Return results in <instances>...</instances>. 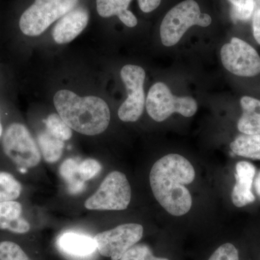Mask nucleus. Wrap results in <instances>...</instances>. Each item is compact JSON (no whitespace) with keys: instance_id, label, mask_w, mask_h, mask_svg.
Here are the masks:
<instances>
[{"instance_id":"obj_1","label":"nucleus","mask_w":260,"mask_h":260,"mask_svg":"<svg viewBox=\"0 0 260 260\" xmlns=\"http://www.w3.org/2000/svg\"><path fill=\"white\" fill-rule=\"evenodd\" d=\"M195 178L194 167L178 154H169L154 164L150 173V184L157 201L174 216L190 210L192 199L186 184Z\"/></svg>"},{"instance_id":"obj_2","label":"nucleus","mask_w":260,"mask_h":260,"mask_svg":"<svg viewBox=\"0 0 260 260\" xmlns=\"http://www.w3.org/2000/svg\"><path fill=\"white\" fill-rule=\"evenodd\" d=\"M54 104L63 121L80 134H101L110 122V110L101 98L80 97L70 90H61L54 95Z\"/></svg>"},{"instance_id":"obj_3","label":"nucleus","mask_w":260,"mask_h":260,"mask_svg":"<svg viewBox=\"0 0 260 260\" xmlns=\"http://www.w3.org/2000/svg\"><path fill=\"white\" fill-rule=\"evenodd\" d=\"M212 18L202 13L194 0H184L168 12L160 25V39L166 47L176 45L186 30L193 25L209 26Z\"/></svg>"},{"instance_id":"obj_4","label":"nucleus","mask_w":260,"mask_h":260,"mask_svg":"<svg viewBox=\"0 0 260 260\" xmlns=\"http://www.w3.org/2000/svg\"><path fill=\"white\" fill-rule=\"evenodd\" d=\"M79 0H35L22 14L19 26L23 34L38 37L56 20L76 8Z\"/></svg>"},{"instance_id":"obj_5","label":"nucleus","mask_w":260,"mask_h":260,"mask_svg":"<svg viewBox=\"0 0 260 260\" xmlns=\"http://www.w3.org/2000/svg\"><path fill=\"white\" fill-rule=\"evenodd\" d=\"M145 107L149 116L158 122L166 120L174 113L191 117L198 111V104L194 99L175 96L169 87L160 82L150 88Z\"/></svg>"},{"instance_id":"obj_6","label":"nucleus","mask_w":260,"mask_h":260,"mask_svg":"<svg viewBox=\"0 0 260 260\" xmlns=\"http://www.w3.org/2000/svg\"><path fill=\"white\" fill-rule=\"evenodd\" d=\"M131 186L123 173L112 172L102 181L96 192L85 201L92 210H123L131 201Z\"/></svg>"},{"instance_id":"obj_7","label":"nucleus","mask_w":260,"mask_h":260,"mask_svg":"<svg viewBox=\"0 0 260 260\" xmlns=\"http://www.w3.org/2000/svg\"><path fill=\"white\" fill-rule=\"evenodd\" d=\"M4 153L22 169L37 167L41 161L40 150L26 126L13 123L5 131L3 138Z\"/></svg>"},{"instance_id":"obj_8","label":"nucleus","mask_w":260,"mask_h":260,"mask_svg":"<svg viewBox=\"0 0 260 260\" xmlns=\"http://www.w3.org/2000/svg\"><path fill=\"white\" fill-rule=\"evenodd\" d=\"M121 78L125 85L128 97L121 104L118 116L121 121L135 122L143 114L145 104L143 88L145 72L141 67L126 64L121 70Z\"/></svg>"},{"instance_id":"obj_9","label":"nucleus","mask_w":260,"mask_h":260,"mask_svg":"<svg viewBox=\"0 0 260 260\" xmlns=\"http://www.w3.org/2000/svg\"><path fill=\"white\" fill-rule=\"evenodd\" d=\"M144 229L140 224L126 223L99 233L94 237L97 249L102 256L112 260H119L135 245L143 236Z\"/></svg>"},{"instance_id":"obj_10","label":"nucleus","mask_w":260,"mask_h":260,"mask_svg":"<svg viewBox=\"0 0 260 260\" xmlns=\"http://www.w3.org/2000/svg\"><path fill=\"white\" fill-rule=\"evenodd\" d=\"M224 68L232 74L254 77L260 73V56L250 44L239 38H232L220 50Z\"/></svg>"},{"instance_id":"obj_11","label":"nucleus","mask_w":260,"mask_h":260,"mask_svg":"<svg viewBox=\"0 0 260 260\" xmlns=\"http://www.w3.org/2000/svg\"><path fill=\"white\" fill-rule=\"evenodd\" d=\"M88 21V10L83 7L75 8L58 20L53 28V39L59 44L71 42L86 28Z\"/></svg>"},{"instance_id":"obj_12","label":"nucleus","mask_w":260,"mask_h":260,"mask_svg":"<svg viewBox=\"0 0 260 260\" xmlns=\"http://www.w3.org/2000/svg\"><path fill=\"white\" fill-rule=\"evenodd\" d=\"M255 174V167L251 162L241 161L236 166L237 183L233 189L232 199L233 203L237 208H242L255 200V197L251 191Z\"/></svg>"},{"instance_id":"obj_13","label":"nucleus","mask_w":260,"mask_h":260,"mask_svg":"<svg viewBox=\"0 0 260 260\" xmlns=\"http://www.w3.org/2000/svg\"><path fill=\"white\" fill-rule=\"evenodd\" d=\"M57 246L63 253L74 257H85L97 249L94 238L75 232H65L57 239Z\"/></svg>"},{"instance_id":"obj_14","label":"nucleus","mask_w":260,"mask_h":260,"mask_svg":"<svg viewBox=\"0 0 260 260\" xmlns=\"http://www.w3.org/2000/svg\"><path fill=\"white\" fill-rule=\"evenodd\" d=\"M22 212L21 204L15 200L0 203V229L18 234L28 233L30 223L22 217Z\"/></svg>"},{"instance_id":"obj_15","label":"nucleus","mask_w":260,"mask_h":260,"mask_svg":"<svg viewBox=\"0 0 260 260\" xmlns=\"http://www.w3.org/2000/svg\"><path fill=\"white\" fill-rule=\"evenodd\" d=\"M240 104L243 114L238 121V129L243 134H260V101L250 96H243Z\"/></svg>"},{"instance_id":"obj_16","label":"nucleus","mask_w":260,"mask_h":260,"mask_svg":"<svg viewBox=\"0 0 260 260\" xmlns=\"http://www.w3.org/2000/svg\"><path fill=\"white\" fill-rule=\"evenodd\" d=\"M230 148L239 156L260 160V134L239 135L231 143Z\"/></svg>"},{"instance_id":"obj_17","label":"nucleus","mask_w":260,"mask_h":260,"mask_svg":"<svg viewBox=\"0 0 260 260\" xmlns=\"http://www.w3.org/2000/svg\"><path fill=\"white\" fill-rule=\"evenodd\" d=\"M38 142L44 160L48 162H55L60 159L64 149V141L45 131L38 135Z\"/></svg>"},{"instance_id":"obj_18","label":"nucleus","mask_w":260,"mask_h":260,"mask_svg":"<svg viewBox=\"0 0 260 260\" xmlns=\"http://www.w3.org/2000/svg\"><path fill=\"white\" fill-rule=\"evenodd\" d=\"M79 162L74 158H68L61 164L59 172L68 185L70 193L78 194L85 187V181L80 179L78 173Z\"/></svg>"},{"instance_id":"obj_19","label":"nucleus","mask_w":260,"mask_h":260,"mask_svg":"<svg viewBox=\"0 0 260 260\" xmlns=\"http://www.w3.org/2000/svg\"><path fill=\"white\" fill-rule=\"evenodd\" d=\"M45 123L47 131L58 139L65 141L73 136L71 128L57 114H50Z\"/></svg>"},{"instance_id":"obj_20","label":"nucleus","mask_w":260,"mask_h":260,"mask_svg":"<svg viewBox=\"0 0 260 260\" xmlns=\"http://www.w3.org/2000/svg\"><path fill=\"white\" fill-rule=\"evenodd\" d=\"M232 5V18L234 20L246 21L251 18L254 3L253 0H229Z\"/></svg>"},{"instance_id":"obj_21","label":"nucleus","mask_w":260,"mask_h":260,"mask_svg":"<svg viewBox=\"0 0 260 260\" xmlns=\"http://www.w3.org/2000/svg\"><path fill=\"white\" fill-rule=\"evenodd\" d=\"M0 260H31L21 247L13 242H0Z\"/></svg>"},{"instance_id":"obj_22","label":"nucleus","mask_w":260,"mask_h":260,"mask_svg":"<svg viewBox=\"0 0 260 260\" xmlns=\"http://www.w3.org/2000/svg\"><path fill=\"white\" fill-rule=\"evenodd\" d=\"M119 260H169L166 258L156 257L151 249L144 244H135L121 256Z\"/></svg>"},{"instance_id":"obj_23","label":"nucleus","mask_w":260,"mask_h":260,"mask_svg":"<svg viewBox=\"0 0 260 260\" xmlns=\"http://www.w3.org/2000/svg\"><path fill=\"white\" fill-rule=\"evenodd\" d=\"M0 187L11 195L14 200L18 199L21 194V184L8 172H0Z\"/></svg>"},{"instance_id":"obj_24","label":"nucleus","mask_w":260,"mask_h":260,"mask_svg":"<svg viewBox=\"0 0 260 260\" xmlns=\"http://www.w3.org/2000/svg\"><path fill=\"white\" fill-rule=\"evenodd\" d=\"M102 165L95 159L88 158L79 164L78 173L80 179L85 181L90 180L102 171Z\"/></svg>"},{"instance_id":"obj_25","label":"nucleus","mask_w":260,"mask_h":260,"mask_svg":"<svg viewBox=\"0 0 260 260\" xmlns=\"http://www.w3.org/2000/svg\"><path fill=\"white\" fill-rule=\"evenodd\" d=\"M98 13L102 18L119 16L124 10L118 5L115 0H96Z\"/></svg>"},{"instance_id":"obj_26","label":"nucleus","mask_w":260,"mask_h":260,"mask_svg":"<svg viewBox=\"0 0 260 260\" xmlns=\"http://www.w3.org/2000/svg\"><path fill=\"white\" fill-rule=\"evenodd\" d=\"M208 260H239V251L232 244L226 243L214 251Z\"/></svg>"},{"instance_id":"obj_27","label":"nucleus","mask_w":260,"mask_h":260,"mask_svg":"<svg viewBox=\"0 0 260 260\" xmlns=\"http://www.w3.org/2000/svg\"><path fill=\"white\" fill-rule=\"evenodd\" d=\"M253 8L251 20H252L253 34L256 42L260 45V0H253Z\"/></svg>"},{"instance_id":"obj_28","label":"nucleus","mask_w":260,"mask_h":260,"mask_svg":"<svg viewBox=\"0 0 260 260\" xmlns=\"http://www.w3.org/2000/svg\"><path fill=\"white\" fill-rule=\"evenodd\" d=\"M118 18L124 25L129 28H134L138 25V19L129 10H124L118 16Z\"/></svg>"},{"instance_id":"obj_29","label":"nucleus","mask_w":260,"mask_h":260,"mask_svg":"<svg viewBox=\"0 0 260 260\" xmlns=\"http://www.w3.org/2000/svg\"><path fill=\"white\" fill-rule=\"evenodd\" d=\"M140 10L143 13H148L157 9L161 3V0H138Z\"/></svg>"},{"instance_id":"obj_30","label":"nucleus","mask_w":260,"mask_h":260,"mask_svg":"<svg viewBox=\"0 0 260 260\" xmlns=\"http://www.w3.org/2000/svg\"><path fill=\"white\" fill-rule=\"evenodd\" d=\"M13 198H12L11 195L8 194L7 191L0 189V203L7 201H13Z\"/></svg>"},{"instance_id":"obj_31","label":"nucleus","mask_w":260,"mask_h":260,"mask_svg":"<svg viewBox=\"0 0 260 260\" xmlns=\"http://www.w3.org/2000/svg\"><path fill=\"white\" fill-rule=\"evenodd\" d=\"M116 2L121 9L128 10V7H129L132 0H116Z\"/></svg>"},{"instance_id":"obj_32","label":"nucleus","mask_w":260,"mask_h":260,"mask_svg":"<svg viewBox=\"0 0 260 260\" xmlns=\"http://www.w3.org/2000/svg\"><path fill=\"white\" fill-rule=\"evenodd\" d=\"M254 188H255L256 194L260 198V172L256 176L255 181H254Z\"/></svg>"},{"instance_id":"obj_33","label":"nucleus","mask_w":260,"mask_h":260,"mask_svg":"<svg viewBox=\"0 0 260 260\" xmlns=\"http://www.w3.org/2000/svg\"><path fill=\"white\" fill-rule=\"evenodd\" d=\"M3 125H2L1 119H0V138H1L2 135H3Z\"/></svg>"}]
</instances>
